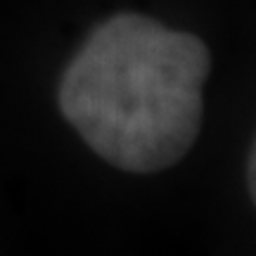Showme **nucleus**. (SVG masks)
I'll return each instance as SVG.
<instances>
[{
	"label": "nucleus",
	"instance_id": "obj_2",
	"mask_svg": "<svg viewBox=\"0 0 256 256\" xmlns=\"http://www.w3.org/2000/svg\"><path fill=\"white\" fill-rule=\"evenodd\" d=\"M254 162H256V150L254 145H252V150H249V159H247V188H249V197H252V202L256 200V183H254Z\"/></svg>",
	"mask_w": 256,
	"mask_h": 256
},
{
	"label": "nucleus",
	"instance_id": "obj_1",
	"mask_svg": "<svg viewBox=\"0 0 256 256\" xmlns=\"http://www.w3.org/2000/svg\"><path fill=\"white\" fill-rule=\"evenodd\" d=\"M211 50L140 12L92 28L57 83V107L86 147L133 176L180 164L204 126Z\"/></svg>",
	"mask_w": 256,
	"mask_h": 256
}]
</instances>
